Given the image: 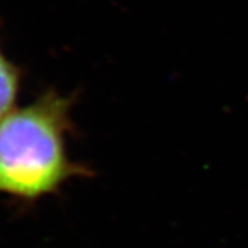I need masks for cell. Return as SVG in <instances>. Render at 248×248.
Wrapping results in <instances>:
<instances>
[{
	"label": "cell",
	"instance_id": "1",
	"mask_svg": "<svg viewBox=\"0 0 248 248\" xmlns=\"http://www.w3.org/2000/svg\"><path fill=\"white\" fill-rule=\"evenodd\" d=\"M75 101L48 89L0 122V195L32 205L91 174L68 155Z\"/></svg>",
	"mask_w": 248,
	"mask_h": 248
},
{
	"label": "cell",
	"instance_id": "2",
	"mask_svg": "<svg viewBox=\"0 0 248 248\" xmlns=\"http://www.w3.org/2000/svg\"><path fill=\"white\" fill-rule=\"evenodd\" d=\"M21 84L22 69L6 55L0 42V122L16 109Z\"/></svg>",
	"mask_w": 248,
	"mask_h": 248
}]
</instances>
